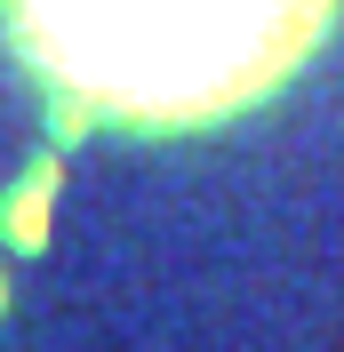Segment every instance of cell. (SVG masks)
<instances>
[{
    "instance_id": "6da1fadb",
    "label": "cell",
    "mask_w": 344,
    "mask_h": 352,
    "mask_svg": "<svg viewBox=\"0 0 344 352\" xmlns=\"http://www.w3.org/2000/svg\"><path fill=\"white\" fill-rule=\"evenodd\" d=\"M41 56L120 112H200L264 88L328 0H24Z\"/></svg>"
}]
</instances>
